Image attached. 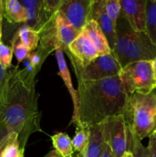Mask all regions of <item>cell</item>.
I'll return each mask as SVG.
<instances>
[{
  "label": "cell",
  "instance_id": "1",
  "mask_svg": "<svg viewBox=\"0 0 156 157\" xmlns=\"http://www.w3.org/2000/svg\"><path fill=\"white\" fill-rule=\"evenodd\" d=\"M18 70V66L11 70L6 97L0 103V124L10 133H17L20 147L24 150L29 136L41 131V113L38 108L39 94L35 87L24 84Z\"/></svg>",
  "mask_w": 156,
  "mask_h": 157
},
{
  "label": "cell",
  "instance_id": "2",
  "mask_svg": "<svg viewBox=\"0 0 156 157\" xmlns=\"http://www.w3.org/2000/svg\"><path fill=\"white\" fill-rule=\"evenodd\" d=\"M77 83L79 106L76 127L99 125L109 118L123 113L128 95L119 76Z\"/></svg>",
  "mask_w": 156,
  "mask_h": 157
},
{
  "label": "cell",
  "instance_id": "3",
  "mask_svg": "<svg viewBox=\"0 0 156 157\" xmlns=\"http://www.w3.org/2000/svg\"><path fill=\"white\" fill-rule=\"evenodd\" d=\"M112 53L124 67L128 64L152 61L156 58V45L145 32H136L120 14L116 25V39Z\"/></svg>",
  "mask_w": 156,
  "mask_h": 157
},
{
  "label": "cell",
  "instance_id": "4",
  "mask_svg": "<svg viewBox=\"0 0 156 157\" xmlns=\"http://www.w3.org/2000/svg\"><path fill=\"white\" fill-rule=\"evenodd\" d=\"M122 115L140 140L148 137L156 127V92L128 95Z\"/></svg>",
  "mask_w": 156,
  "mask_h": 157
},
{
  "label": "cell",
  "instance_id": "5",
  "mask_svg": "<svg viewBox=\"0 0 156 157\" xmlns=\"http://www.w3.org/2000/svg\"><path fill=\"white\" fill-rule=\"evenodd\" d=\"M119 76L128 95L148 94L154 90L156 81L153 75L151 61H136L127 64L121 69Z\"/></svg>",
  "mask_w": 156,
  "mask_h": 157
},
{
  "label": "cell",
  "instance_id": "6",
  "mask_svg": "<svg viewBox=\"0 0 156 157\" xmlns=\"http://www.w3.org/2000/svg\"><path fill=\"white\" fill-rule=\"evenodd\" d=\"M103 140L110 145L114 157H122L129 152L132 132L123 115L107 119L102 123Z\"/></svg>",
  "mask_w": 156,
  "mask_h": 157
},
{
  "label": "cell",
  "instance_id": "7",
  "mask_svg": "<svg viewBox=\"0 0 156 157\" xmlns=\"http://www.w3.org/2000/svg\"><path fill=\"white\" fill-rule=\"evenodd\" d=\"M121 69L113 53L97 57L84 67H73L77 81H100L119 76Z\"/></svg>",
  "mask_w": 156,
  "mask_h": 157
},
{
  "label": "cell",
  "instance_id": "8",
  "mask_svg": "<svg viewBox=\"0 0 156 157\" xmlns=\"http://www.w3.org/2000/svg\"><path fill=\"white\" fill-rule=\"evenodd\" d=\"M66 54L73 67H84L99 56L95 46L84 31L70 44Z\"/></svg>",
  "mask_w": 156,
  "mask_h": 157
},
{
  "label": "cell",
  "instance_id": "9",
  "mask_svg": "<svg viewBox=\"0 0 156 157\" xmlns=\"http://www.w3.org/2000/svg\"><path fill=\"white\" fill-rule=\"evenodd\" d=\"M92 3L93 0H62L59 12L81 32L89 21Z\"/></svg>",
  "mask_w": 156,
  "mask_h": 157
},
{
  "label": "cell",
  "instance_id": "10",
  "mask_svg": "<svg viewBox=\"0 0 156 157\" xmlns=\"http://www.w3.org/2000/svg\"><path fill=\"white\" fill-rule=\"evenodd\" d=\"M121 15L136 32H145L147 0H121Z\"/></svg>",
  "mask_w": 156,
  "mask_h": 157
},
{
  "label": "cell",
  "instance_id": "11",
  "mask_svg": "<svg viewBox=\"0 0 156 157\" xmlns=\"http://www.w3.org/2000/svg\"><path fill=\"white\" fill-rule=\"evenodd\" d=\"M90 20H93L97 23L113 51L116 39V25L106 12L104 0H93L89 15V21Z\"/></svg>",
  "mask_w": 156,
  "mask_h": 157
},
{
  "label": "cell",
  "instance_id": "12",
  "mask_svg": "<svg viewBox=\"0 0 156 157\" xmlns=\"http://www.w3.org/2000/svg\"><path fill=\"white\" fill-rule=\"evenodd\" d=\"M55 55H56L57 62H58V69H59L58 75L62 78L64 84L67 87V88L68 89V91L72 98V101H73V115H72L71 123L76 124L78 120V106H79L77 90H75L71 82L70 74V71H69L68 67H67V63L65 61V58H64L63 52L61 49H57L55 51Z\"/></svg>",
  "mask_w": 156,
  "mask_h": 157
},
{
  "label": "cell",
  "instance_id": "13",
  "mask_svg": "<svg viewBox=\"0 0 156 157\" xmlns=\"http://www.w3.org/2000/svg\"><path fill=\"white\" fill-rule=\"evenodd\" d=\"M56 28L59 49L66 52L70 44L77 38L80 32L71 25L65 17L59 12L56 17Z\"/></svg>",
  "mask_w": 156,
  "mask_h": 157
},
{
  "label": "cell",
  "instance_id": "14",
  "mask_svg": "<svg viewBox=\"0 0 156 157\" xmlns=\"http://www.w3.org/2000/svg\"><path fill=\"white\" fill-rule=\"evenodd\" d=\"M83 31L87 34L93 45L95 46L99 56L110 55L112 53V50L109 45L105 35L96 21L90 20Z\"/></svg>",
  "mask_w": 156,
  "mask_h": 157
},
{
  "label": "cell",
  "instance_id": "15",
  "mask_svg": "<svg viewBox=\"0 0 156 157\" xmlns=\"http://www.w3.org/2000/svg\"><path fill=\"white\" fill-rule=\"evenodd\" d=\"M103 143L102 124L90 127V141L82 157H100Z\"/></svg>",
  "mask_w": 156,
  "mask_h": 157
},
{
  "label": "cell",
  "instance_id": "16",
  "mask_svg": "<svg viewBox=\"0 0 156 157\" xmlns=\"http://www.w3.org/2000/svg\"><path fill=\"white\" fill-rule=\"evenodd\" d=\"M3 17L7 19L9 23H25L27 20V14L24 6L18 0H6L5 13Z\"/></svg>",
  "mask_w": 156,
  "mask_h": 157
},
{
  "label": "cell",
  "instance_id": "17",
  "mask_svg": "<svg viewBox=\"0 0 156 157\" xmlns=\"http://www.w3.org/2000/svg\"><path fill=\"white\" fill-rule=\"evenodd\" d=\"M54 150H56L61 157H73L75 152L72 140L65 133H58L51 136Z\"/></svg>",
  "mask_w": 156,
  "mask_h": 157
},
{
  "label": "cell",
  "instance_id": "18",
  "mask_svg": "<svg viewBox=\"0 0 156 157\" xmlns=\"http://www.w3.org/2000/svg\"><path fill=\"white\" fill-rule=\"evenodd\" d=\"M17 32L21 41L29 52H34L38 48L40 42V35L37 31L24 24Z\"/></svg>",
  "mask_w": 156,
  "mask_h": 157
},
{
  "label": "cell",
  "instance_id": "19",
  "mask_svg": "<svg viewBox=\"0 0 156 157\" xmlns=\"http://www.w3.org/2000/svg\"><path fill=\"white\" fill-rule=\"evenodd\" d=\"M145 32L156 45V0H147Z\"/></svg>",
  "mask_w": 156,
  "mask_h": 157
},
{
  "label": "cell",
  "instance_id": "20",
  "mask_svg": "<svg viewBox=\"0 0 156 157\" xmlns=\"http://www.w3.org/2000/svg\"><path fill=\"white\" fill-rule=\"evenodd\" d=\"M24 151L19 145L17 133H11L0 150V157H24Z\"/></svg>",
  "mask_w": 156,
  "mask_h": 157
},
{
  "label": "cell",
  "instance_id": "21",
  "mask_svg": "<svg viewBox=\"0 0 156 157\" xmlns=\"http://www.w3.org/2000/svg\"><path fill=\"white\" fill-rule=\"evenodd\" d=\"M90 141V127H76V133L72 139L75 153L83 154L86 151Z\"/></svg>",
  "mask_w": 156,
  "mask_h": 157
},
{
  "label": "cell",
  "instance_id": "22",
  "mask_svg": "<svg viewBox=\"0 0 156 157\" xmlns=\"http://www.w3.org/2000/svg\"><path fill=\"white\" fill-rule=\"evenodd\" d=\"M50 52L44 50L42 48L38 46V48L34 52L29 53L28 59H29V64L32 67L36 73L41 70L43 64L45 61L46 58L50 55Z\"/></svg>",
  "mask_w": 156,
  "mask_h": 157
},
{
  "label": "cell",
  "instance_id": "23",
  "mask_svg": "<svg viewBox=\"0 0 156 157\" xmlns=\"http://www.w3.org/2000/svg\"><path fill=\"white\" fill-rule=\"evenodd\" d=\"M12 48L13 51V54L16 57V59L18 63H21V61L26 59L30 53L20 40L18 32H15L12 38Z\"/></svg>",
  "mask_w": 156,
  "mask_h": 157
},
{
  "label": "cell",
  "instance_id": "24",
  "mask_svg": "<svg viewBox=\"0 0 156 157\" xmlns=\"http://www.w3.org/2000/svg\"><path fill=\"white\" fill-rule=\"evenodd\" d=\"M141 141L142 140H140L139 137L132 133V143L129 149L130 153L132 154L133 157H151L148 147H144Z\"/></svg>",
  "mask_w": 156,
  "mask_h": 157
},
{
  "label": "cell",
  "instance_id": "25",
  "mask_svg": "<svg viewBox=\"0 0 156 157\" xmlns=\"http://www.w3.org/2000/svg\"><path fill=\"white\" fill-rule=\"evenodd\" d=\"M104 6L107 15L116 25L121 14L120 0H104Z\"/></svg>",
  "mask_w": 156,
  "mask_h": 157
},
{
  "label": "cell",
  "instance_id": "26",
  "mask_svg": "<svg viewBox=\"0 0 156 157\" xmlns=\"http://www.w3.org/2000/svg\"><path fill=\"white\" fill-rule=\"evenodd\" d=\"M13 51L12 47L7 46L4 43H0V64L6 70L10 69L12 66Z\"/></svg>",
  "mask_w": 156,
  "mask_h": 157
},
{
  "label": "cell",
  "instance_id": "27",
  "mask_svg": "<svg viewBox=\"0 0 156 157\" xmlns=\"http://www.w3.org/2000/svg\"><path fill=\"white\" fill-rule=\"evenodd\" d=\"M10 73V69L6 70L0 64V103L4 101L5 97H6Z\"/></svg>",
  "mask_w": 156,
  "mask_h": 157
},
{
  "label": "cell",
  "instance_id": "28",
  "mask_svg": "<svg viewBox=\"0 0 156 157\" xmlns=\"http://www.w3.org/2000/svg\"><path fill=\"white\" fill-rule=\"evenodd\" d=\"M148 137L149 142L147 147L151 153V157H156V137L153 134H151Z\"/></svg>",
  "mask_w": 156,
  "mask_h": 157
},
{
  "label": "cell",
  "instance_id": "29",
  "mask_svg": "<svg viewBox=\"0 0 156 157\" xmlns=\"http://www.w3.org/2000/svg\"><path fill=\"white\" fill-rule=\"evenodd\" d=\"M10 133L7 130V129L4 127L2 124H0V150L3 147L6 143L8 136H9Z\"/></svg>",
  "mask_w": 156,
  "mask_h": 157
},
{
  "label": "cell",
  "instance_id": "30",
  "mask_svg": "<svg viewBox=\"0 0 156 157\" xmlns=\"http://www.w3.org/2000/svg\"><path fill=\"white\" fill-rule=\"evenodd\" d=\"M100 157H114L113 151H112L110 145H109L108 143H107L106 141L104 140L103 143H102V149Z\"/></svg>",
  "mask_w": 156,
  "mask_h": 157
},
{
  "label": "cell",
  "instance_id": "31",
  "mask_svg": "<svg viewBox=\"0 0 156 157\" xmlns=\"http://www.w3.org/2000/svg\"><path fill=\"white\" fill-rule=\"evenodd\" d=\"M44 157H61V156H60V154L56 151V150H50L49 153H47Z\"/></svg>",
  "mask_w": 156,
  "mask_h": 157
},
{
  "label": "cell",
  "instance_id": "32",
  "mask_svg": "<svg viewBox=\"0 0 156 157\" xmlns=\"http://www.w3.org/2000/svg\"><path fill=\"white\" fill-rule=\"evenodd\" d=\"M5 4H6V1L0 0V15L2 16H3L5 13Z\"/></svg>",
  "mask_w": 156,
  "mask_h": 157
},
{
  "label": "cell",
  "instance_id": "33",
  "mask_svg": "<svg viewBox=\"0 0 156 157\" xmlns=\"http://www.w3.org/2000/svg\"><path fill=\"white\" fill-rule=\"evenodd\" d=\"M151 66H152V71H153V75H154V78L156 81V58L151 61Z\"/></svg>",
  "mask_w": 156,
  "mask_h": 157
},
{
  "label": "cell",
  "instance_id": "34",
  "mask_svg": "<svg viewBox=\"0 0 156 157\" xmlns=\"http://www.w3.org/2000/svg\"><path fill=\"white\" fill-rule=\"evenodd\" d=\"M2 19L3 16L0 15V43L2 42Z\"/></svg>",
  "mask_w": 156,
  "mask_h": 157
},
{
  "label": "cell",
  "instance_id": "35",
  "mask_svg": "<svg viewBox=\"0 0 156 157\" xmlns=\"http://www.w3.org/2000/svg\"><path fill=\"white\" fill-rule=\"evenodd\" d=\"M122 157H133V156L130 152H126Z\"/></svg>",
  "mask_w": 156,
  "mask_h": 157
},
{
  "label": "cell",
  "instance_id": "36",
  "mask_svg": "<svg viewBox=\"0 0 156 157\" xmlns=\"http://www.w3.org/2000/svg\"><path fill=\"white\" fill-rule=\"evenodd\" d=\"M73 157H82V156H81V154L76 153H74V155H73Z\"/></svg>",
  "mask_w": 156,
  "mask_h": 157
},
{
  "label": "cell",
  "instance_id": "37",
  "mask_svg": "<svg viewBox=\"0 0 156 157\" xmlns=\"http://www.w3.org/2000/svg\"><path fill=\"white\" fill-rule=\"evenodd\" d=\"M151 134H153L156 137V133H151Z\"/></svg>",
  "mask_w": 156,
  "mask_h": 157
},
{
  "label": "cell",
  "instance_id": "38",
  "mask_svg": "<svg viewBox=\"0 0 156 157\" xmlns=\"http://www.w3.org/2000/svg\"><path fill=\"white\" fill-rule=\"evenodd\" d=\"M153 133H156V127H155V129H154V131H153Z\"/></svg>",
  "mask_w": 156,
  "mask_h": 157
},
{
  "label": "cell",
  "instance_id": "39",
  "mask_svg": "<svg viewBox=\"0 0 156 157\" xmlns=\"http://www.w3.org/2000/svg\"><path fill=\"white\" fill-rule=\"evenodd\" d=\"M154 89H156V84H155V87H154Z\"/></svg>",
  "mask_w": 156,
  "mask_h": 157
}]
</instances>
